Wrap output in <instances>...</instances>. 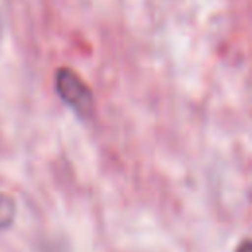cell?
<instances>
[{
    "label": "cell",
    "mask_w": 252,
    "mask_h": 252,
    "mask_svg": "<svg viewBox=\"0 0 252 252\" xmlns=\"http://www.w3.org/2000/svg\"><path fill=\"white\" fill-rule=\"evenodd\" d=\"M55 91L59 98L81 118H89L94 110V96L89 85L69 67L55 71Z\"/></svg>",
    "instance_id": "1"
},
{
    "label": "cell",
    "mask_w": 252,
    "mask_h": 252,
    "mask_svg": "<svg viewBox=\"0 0 252 252\" xmlns=\"http://www.w3.org/2000/svg\"><path fill=\"white\" fill-rule=\"evenodd\" d=\"M16 215V203L10 195H0V230L8 228Z\"/></svg>",
    "instance_id": "2"
}]
</instances>
